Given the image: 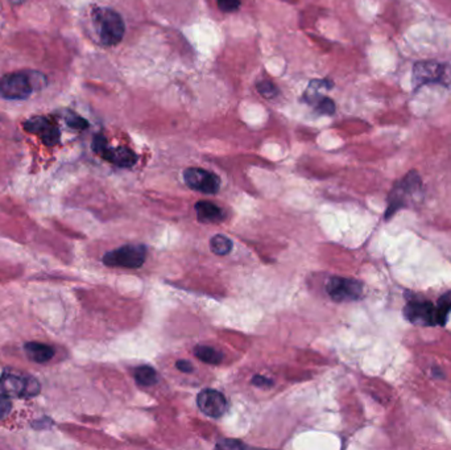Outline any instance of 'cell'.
Instances as JSON below:
<instances>
[{
    "label": "cell",
    "instance_id": "cell-1",
    "mask_svg": "<svg viewBox=\"0 0 451 450\" xmlns=\"http://www.w3.org/2000/svg\"><path fill=\"white\" fill-rule=\"evenodd\" d=\"M48 85L47 77L37 70H19L0 78V97L20 100L31 97Z\"/></svg>",
    "mask_w": 451,
    "mask_h": 450
},
{
    "label": "cell",
    "instance_id": "cell-2",
    "mask_svg": "<svg viewBox=\"0 0 451 450\" xmlns=\"http://www.w3.org/2000/svg\"><path fill=\"white\" fill-rule=\"evenodd\" d=\"M422 191V180L417 171H410L399 180L388 195L386 219H390L397 211L408 208L412 201L419 200Z\"/></svg>",
    "mask_w": 451,
    "mask_h": 450
},
{
    "label": "cell",
    "instance_id": "cell-3",
    "mask_svg": "<svg viewBox=\"0 0 451 450\" xmlns=\"http://www.w3.org/2000/svg\"><path fill=\"white\" fill-rule=\"evenodd\" d=\"M94 24L97 27L100 43L103 45H116L124 36V21L122 17L110 8H98L94 11Z\"/></svg>",
    "mask_w": 451,
    "mask_h": 450
},
{
    "label": "cell",
    "instance_id": "cell-4",
    "mask_svg": "<svg viewBox=\"0 0 451 450\" xmlns=\"http://www.w3.org/2000/svg\"><path fill=\"white\" fill-rule=\"evenodd\" d=\"M41 386L32 375L6 372L0 379V394L7 398H32L38 395Z\"/></svg>",
    "mask_w": 451,
    "mask_h": 450
},
{
    "label": "cell",
    "instance_id": "cell-5",
    "mask_svg": "<svg viewBox=\"0 0 451 450\" xmlns=\"http://www.w3.org/2000/svg\"><path fill=\"white\" fill-rule=\"evenodd\" d=\"M412 82L415 87H421L429 83L451 86V65L441 64L435 61H419L413 66Z\"/></svg>",
    "mask_w": 451,
    "mask_h": 450
},
{
    "label": "cell",
    "instance_id": "cell-6",
    "mask_svg": "<svg viewBox=\"0 0 451 450\" xmlns=\"http://www.w3.org/2000/svg\"><path fill=\"white\" fill-rule=\"evenodd\" d=\"M144 246L142 244H127L107 253L103 257V263L109 267H123V268H140L144 264Z\"/></svg>",
    "mask_w": 451,
    "mask_h": 450
},
{
    "label": "cell",
    "instance_id": "cell-7",
    "mask_svg": "<svg viewBox=\"0 0 451 450\" xmlns=\"http://www.w3.org/2000/svg\"><path fill=\"white\" fill-rule=\"evenodd\" d=\"M93 149L99 156H102L104 160L110 161L118 167L122 168H129L133 167L138 161V156L133 151H131L126 147H118L111 148L107 144V140L103 135L98 133L93 140Z\"/></svg>",
    "mask_w": 451,
    "mask_h": 450
},
{
    "label": "cell",
    "instance_id": "cell-8",
    "mask_svg": "<svg viewBox=\"0 0 451 450\" xmlns=\"http://www.w3.org/2000/svg\"><path fill=\"white\" fill-rule=\"evenodd\" d=\"M329 296L337 303L356 301L363 296V284L354 279L334 276L326 284Z\"/></svg>",
    "mask_w": 451,
    "mask_h": 450
},
{
    "label": "cell",
    "instance_id": "cell-9",
    "mask_svg": "<svg viewBox=\"0 0 451 450\" xmlns=\"http://www.w3.org/2000/svg\"><path fill=\"white\" fill-rule=\"evenodd\" d=\"M404 317L419 326H435L437 323V308L432 301L409 300L404 308Z\"/></svg>",
    "mask_w": 451,
    "mask_h": 450
},
{
    "label": "cell",
    "instance_id": "cell-10",
    "mask_svg": "<svg viewBox=\"0 0 451 450\" xmlns=\"http://www.w3.org/2000/svg\"><path fill=\"white\" fill-rule=\"evenodd\" d=\"M184 180L189 188L201 193H218L221 186L219 177L201 168H188L184 172Z\"/></svg>",
    "mask_w": 451,
    "mask_h": 450
},
{
    "label": "cell",
    "instance_id": "cell-11",
    "mask_svg": "<svg viewBox=\"0 0 451 450\" xmlns=\"http://www.w3.org/2000/svg\"><path fill=\"white\" fill-rule=\"evenodd\" d=\"M197 404L202 414L209 418H219L225 415L227 400L225 395L215 389H204L197 398Z\"/></svg>",
    "mask_w": 451,
    "mask_h": 450
},
{
    "label": "cell",
    "instance_id": "cell-12",
    "mask_svg": "<svg viewBox=\"0 0 451 450\" xmlns=\"http://www.w3.org/2000/svg\"><path fill=\"white\" fill-rule=\"evenodd\" d=\"M24 129L28 132L41 136L44 144L53 147L60 142V129H57L48 118L37 116L24 123Z\"/></svg>",
    "mask_w": 451,
    "mask_h": 450
},
{
    "label": "cell",
    "instance_id": "cell-13",
    "mask_svg": "<svg viewBox=\"0 0 451 450\" xmlns=\"http://www.w3.org/2000/svg\"><path fill=\"white\" fill-rule=\"evenodd\" d=\"M194 208H195L198 221L202 224L221 222L225 218L223 210L209 201H199L195 204Z\"/></svg>",
    "mask_w": 451,
    "mask_h": 450
},
{
    "label": "cell",
    "instance_id": "cell-14",
    "mask_svg": "<svg viewBox=\"0 0 451 450\" xmlns=\"http://www.w3.org/2000/svg\"><path fill=\"white\" fill-rule=\"evenodd\" d=\"M24 350L28 358L36 363H47L54 356V349L40 342H27Z\"/></svg>",
    "mask_w": 451,
    "mask_h": 450
},
{
    "label": "cell",
    "instance_id": "cell-15",
    "mask_svg": "<svg viewBox=\"0 0 451 450\" xmlns=\"http://www.w3.org/2000/svg\"><path fill=\"white\" fill-rule=\"evenodd\" d=\"M435 308H437V323L439 326H445L451 313V290H448L438 299Z\"/></svg>",
    "mask_w": 451,
    "mask_h": 450
},
{
    "label": "cell",
    "instance_id": "cell-16",
    "mask_svg": "<svg viewBox=\"0 0 451 450\" xmlns=\"http://www.w3.org/2000/svg\"><path fill=\"white\" fill-rule=\"evenodd\" d=\"M194 355H195L198 359H201L202 362L209 363V365H219V363L223 361V354L219 353V352L215 350L214 347L205 346V345L197 346V347L194 349Z\"/></svg>",
    "mask_w": 451,
    "mask_h": 450
},
{
    "label": "cell",
    "instance_id": "cell-17",
    "mask_svg": "<svg viewBox=\"0 0 451 450\" xmlns=\"http://www.w3.org/2000/svg\"><path fill=\"white\" fill-rule=\"evenodd\" d=\"M135 381L139 386H153L157 382V372L149 366H140L135 370Z\"/></svg>",
    "mask_w": 451,
    "mask_h": 450
},
{
    "label": "cell",
    "instance_id": "cell-18",
    "mask_svg": "<svg viewBox=\"0 0 451 450\" xmlns=\"http://www.w3.org/2000/svg\"><path fill=\"white\" fill-rule=\"evenodd\" d=\"M234 243L225 235H215L210 241V248L217 255H227L231 253Z\"/></svg>",
    "mask_w": 451,
    "mask_h": 450
},
{
    "label": "cell",
    "instance_id": "cell-19",
    "mask_svg": "<svg viewBox=\"0 0 451 450\" xmlns=\"http://www.w3.org/2000/svg\"><path fill=\"white\" fill-rule=\"evenodd\" d=\"M65 122L72 129H86L89 127V122L86 119H83L80 115L73 113V111H66L65 113Z\"/></svg>",
    "mask_w": 451,
    "mask_h": 450
},
{
    "label": "cell",
    "instance_id": "cell-20",
    "mask_svg": "<svg viewBox=\"0 0 451 450\" xmlns=\"http://www.w3.org/2000/svg\"><path fill=\"white\" fill-rule=\"evenodd\" d=\"M256 87H258V93L264 98L271 99V98H274L278 94L277 87L274 86L271 81H261V82H258Z\"/></svg>",
    "mask_w": 451,
    "mask_h": 450
},
{
    "label": "cell",
    "instance_id": "cell-21",
    "mask_svg": "<svg viewBox=\"0 0 451 450\" xmlns=\"http://www.w3.org/2000/svg\"><path fill=\"white\" fill-rule=\"evenodd\" d=\"M317 110L321 114H324V115H333L336 113V103L330 98H321L318 105H317Z\"/></svg>",
    "mask_w": 451,
    "mask_h": 450
},
{
    "label": "cell",
    "instance_id": "cell-22",
    "mask_svg": "<svg viewBox=\"0 0 451 450\" xmlns=\"http://www.w3.org/2000/svg\"><path fill=\"white\" fill-rule=\"evenodd\" d=\"M217 4L223 12H234L241 7V0H217Z\"/></svg>",
    "mask_w": 451,
    "mask_h": 450
},
{
    "label": "cell",
    "instance_id": "cell-23",
    "mask_svg": "<svg viewBox=\"0 0 451 450\" xmlns=\"http://www.w3.org/2000/svg\"><path fill=\"white\" fill-rule=\"evenodd\" d=\"M217 448L219 449H238V448H245V445L241 442V441H236V440H222L221 442L217 444Z\"/></svg>",
    "mask_w": 451,
    "mask_h": 450
},
{
    "label": "cell",
    "instance_id": "cell-24",
    "mask_svg": "<svg viewBox=\"0 0 451 450\" xmlns=\"http://www.w3.org/2000/svg\"><path fill=\"white\" fill-rule=\"evenodd\" d=\"M10 408H11V403L8 402L7 396H1V399H0V418H4L10 412Z\"/></svg>",
    "mask_w": 451,
    "mask_h": 450
},
{
    "label": "cell",
    "instance_id": "cell-25",
    "mask_svg": "<svg viewBox=\"0 0 451 450\" xmlns=\"http://www.w3.org/2000/svg\"><path fill=\"white\" fill-rule=\"evenodd\" d=\"M176 366H177V369L179 371H182V372H185V374H189V372H193L194 367L193 365L189 362V361H177V363H176Z\"/></svg>",
    "mask_w": 451,
    "mask_h": 450
},
{
    "label": "cell",
    "instance_id": "cell-26",
    "mask_svg": "<svg viewBox=\"0 0 451 450\" xmlns=\"http://www.w3.org/2000/svg\"><path fill=\"white\" fill-rule=\"evenodd\" d=\"M252 383L258 387L271 386L272 385V381H270V379H267V378H264L261 375H256V376H254Z\"/></svg>",
    "mask_w": 451,
    "mask_h": 450
},
{
    "label": "cell",
    "instance_id": "cell-27",
    "mask_svg": "<svg viewBox=\"0 0 451 450\" xmlns=\"http://www.w3.org/2000/svg\"><path fill=\"white\" fill-rule=\"evenodd\" d=\"M432 374H433V376H434V378H439V379H441V378H443V374H442L441 371L438 370V369H435V367L433 369V370H432Z\"/></svg>",
    "mask_w": 451,
    "mask_h": 450
},
{
    "label": "cell",
    "instance_id": "cell-28",
    "mask_svg": "<svg viewBox=\"0 0 451 450\" xmlns=\"http://www.w3.org/2000/svg\"><path fill=\"white\" fill-rule=\"evenodd\" d=\"M12 4H21L24 0H10Z\"/></svg>",
    "mask_w": 451,
    "mask_h": 450
}]
</instances>
